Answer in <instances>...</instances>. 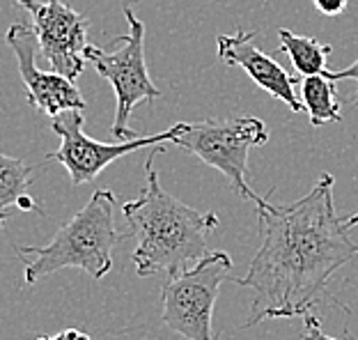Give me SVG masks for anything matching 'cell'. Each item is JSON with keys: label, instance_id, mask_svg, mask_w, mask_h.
<instances>
[{"label": "cell", "instance_id": "cell-13", "mask_svg": "<svg viewBox=\"0 0 358 340\" xmlns=\"http://www.w3.org/2000/svg\"><path fill=\"white\" fill-rule=\"evenodd\" d=\"M280 39V51L289 55L292 64L301 76H315V74H327V60L333 51L331 44H322L317 37H303L294 35L287 28H278Z\"/></svg>", "mask_w": 358, "mask_h": 340}, {"label": "cell", "instance_id": "cell-18", "mask_svg": "<svg viewBox=\"0 0 358 340\" xmlns=\"http://www.w3.org/2000/svg\"><path fill=\"white\" fill-rule=\"evenodd\" d=\"M347 225H349V228H354V225H358V212L347 218Z\"/></svg>", "mask_w": 358, "mask_h": 340}, {"label": "cell", "instance_id": "cell-19", "mask_svg": "<svg viewBox=\"0 0 358 340\" xmlns=\"http://www.w3.org/2000/svg\"><path fill=\"white\" fill-rule=\"evenodd\" d=\"M32 340H53V338H46V336H37V338H32Z\"/></svg>", "mask_w": 358, "mask_h": 340}, {"label": "cell", "instance_id": "cell-16", "mask_svg": "<svg viewBox=\"0 0 358 340\" xmlns=\"http://www.w3.org/2000/svg\"><path fill=\"white\" fill-rule=\"evenodd\" d=\"M313 3H315V10L324 16H340L347 10L349 0H313Z\"/></svg>", "mask_w": 358, "mask_h": 340}, {"label": "cell", "instance_id": "cell-8", "mask_svg": "<svg viewBox=\"0 0 358 340\" xmlns=\"http://www.w3.org/2000/svg\"><path fill=\"white\" fill-rule=\"evenodd\" d=\"M14 7H23L37 35L48 67L58 74L76 80L87 67V19L80 12L71 10L62 0H12Z\"/></svg>", "mask_w": 358, "mask_h": 340}, {"label": "cell", "instance_id": "cell-3", "mask_svg": "<svg viewBox=\"0 0 358 340\" xmlns=\"http://www.w3.org/2000/svg\"><path fill=\"white\" fill-rule=\"evenodd\" d=\"M117 196L108 189H96L90 196L87 205L60 225L53 239L44 246H23L16 253L26 257L23 281L26 285H35L51 274L76 267L87 271L94 281H101L113 269V248L122 239L115 228Z\"/></svg>", "mask_w": 358, "mask_h": 340}, {"label": "cell", "instance_id": "cell-15", "mask_svg": "<svg viewBox=\"0 0 358 340\" xmlns=\"http://www.w3.org/2000/svg\"><path fill=\"white\" fill-rule=\"evenodd\" d=\"M324 76H329L331 80H336V83H338V80H356V85H358V58L349 64V67L340 69V71H331L329 69ZM352 104H354V106H358V87H356V97L352 99Z\"/></svg>", "mask_w": 358, "mask_h": 340}, {"label": "cell", "instance_id": "cell-7", "mask_svg": "<svg viewBox=\"0 0 358 340\" xmlns=\"http://www.w3.org/2000/svg\"><path fill=\"white\" fill-rule=\"evenodd\" d=\"M85 118L83 111H64L60 115L51 118V132L60 136V148L46 155L48 161H58L69 173V180L74 186L94 182L113 161L122 159L131 152L157 148V145L173 143L175 136L182 132L184 122H177L168 132L154 134V136H141V139L120 141V143H99L92 141L83 132Z\"/></svg>", "mask_w": 358, "mask_h": 340}, {"label": "cell", "instance_id": "cell-4", "mask_svg": "<svg viewBox=\"0 0 358 340\" xmlns=\"http://www.w3.org/2000/svg\"><path fill=\"white\" fill-rule=\"evenodd\" d=\"M268 129L259 118H227L205 120V122H184L173 145L195 155L202 164L216 168L230 182L237 196L259 205L264 198L250 189L246 182L248 152L266 145Z\"/></svg>", "mask_w": 358, "mask_h": 340}, {"label": "cell", "instance_id": "cell-17", "mask_svg": "<svg viewBox=\"0 0 358 340\" xmlns=\"http://www.w3.org/2000/svg\"><path fill=\"white\" fill-rule=\"evenodd\" d=\"M53 340H92V338L80 329H67V331H62V334L53 336Z\"/></svg>", "mask_w": 358, "mask_h": 340}, {"label": "cell", "instance_id": "cell-1", "mask_svg": "<svg viewBox=\"0 0 358 340\" xmlns=\"http://www.w3.org/2000/svg\"><path fill=\"white\" fill-rule=\"evenodd\" d=\"M333 175H322L315 186L287 205L259 202V248L243 278H232L250 290V315L243 327L264 320L306 318L322 304L333 274L358 255V241L349 234L347 218L336 214Z\"/></svg>", "mask_w": 358, "mask_h": 340}, {"label": "cell", "instance_id": "cell-10", "mask_svg": "<svg viewBox=\"0 0 358 340\" xmlns=\"http://www.w3.org/2000/svg\"><path fill=\"white\" fill-rule=\"evenodd\" d=\"M216 51H218V58L225 64L241 67L253 83H257L266 94H271L273 99H278L285 106H289L292 113H303L301 97L294 90L299 80L285 67H280L271 55L259 51L255 46L253 30L250 32L237 30L234 35H218Z\"/></svg>", "mask_w": 358, "mask_h": 340}, {"label": "cell", "instance_id": "cell-11", "mask_svg": "<svg viewBox=\"0 0 358 340\" xmlns=\"http://www.w3.org/2000/svg\"><path fill=\"white\" fill-rule=\"evenodd\" d=\"M32 184H35V168L0 152V228L10 218L12 207L21 212H42V207L28 193Z\"/></svg>", "mask_w": 358, "mask_h": 340}, {"label": "cell", "instance_id": "cell-2", "mask_svg": "<svg viewBox=\"0 0 358 340\" xmlns=\"http://www.w3.org/2000/svg\"><path fill=\"white\" fill-rule=\"evenodd\" d=\"M164 150V145H157L145 161V186L141 196L122 205L129 234L136 241L131 260L141 278L154 274H168V278L179 276L211 253L207 239L218 228V216L214 212L193 209L164 191L159 173L154 170V157Z\"/></svg>", "mask_w": 358, "mask_h": 340}, {"label": "cell", "instance_id": "cell-5", "mask_svg": "<svg viewBox=\"0 0 358 340\" xmlns=\"http://www.w3.org/2000/svg\"><path fill=\"white\" fill-rule=\"evenodd\" d=\"M124 19L129 32L120 37V46L115 51H103L99 46H87L85 58L99 74L113 85L117 108L110 132L117 141H131L134 132L129 129L131 111L141 101L159 99L161 90L152 83L148 62H145V26L134 14L131 7H124Z\"/></svg>", "mask_w": 358, "mask_h": 340}, {"label": "cell", "instance_id": "cell-6", "mask_svg": "<svg viewBox=\"0 0 358 340\" xmlns=\"http://www.w3.org/2000/svg\"><path fill=\"white\" fill-rule=\"evenodd\" d=\"M232 271L225 250H211L164 285V325L189 340H214L211 318L223 281Z\"/></svg>", "mask_w": 358, "mask_h": 340}, {"label": "cell", "instance_id": "cell-12", "mask_svg": "<svg viewBox=\"0 0 358 340\" xmlns=\"http://www.w3.org/2000/svg\"><path fill=\"white\" fill-rule=\"evenodd\" d=\"M301 85V104L308 113L313 127H322L329 122H343V106L338 101L336 80H331L324 74L303 76L299 80Z\"/></svg>", "mask_w": 358, "mask_h": 340}, {"label": "cell", "instance_id": "cell-9", "mask_svg": "<svg viewBox=\"0 0 358 340\" xmlns=\"http://www.w3.org/2000/svg\"><path fill=\"white\" fill-rule=\"evenodd\" d=\"M5 44L14 53L19 64V76L26 83L28 104L32 108L42 111L44 115L55 118L64 111H85V99L80 97L76 83L58 71H44L35 64L37 35L35 30L12 23L5 32Z\"/></svg>", "mask_w": 358, "mask_h": 340}, {"label": "cell", "instance_id": "cell-14", "mask_svg": "<svg viewBox=\"0 0 358 340\" xmlns=\"http://www.w3.org/2000/svg\"><path fill=\"white\" fill-rule=\"evenodd\" d=\"M303 320H306V329H303V334H301V340H340V338H331L327 331L322 329L320 320H317L313 313H308Z\"/></svg>", "mask_w": 358, "mask_h": 340}]
</instances>
